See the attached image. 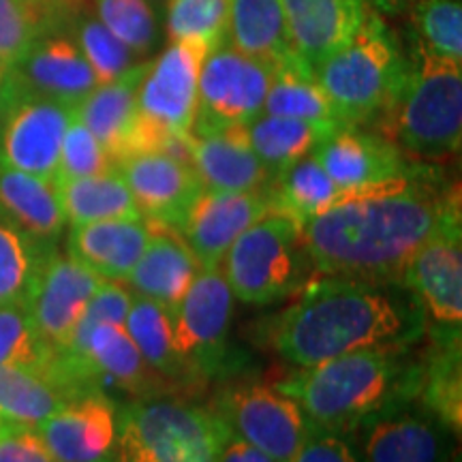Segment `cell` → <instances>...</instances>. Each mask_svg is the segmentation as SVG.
<instances>
[{"instance_id":"6da1fadb","label":"cell","mask_w":462,"mask_h":462,"mask_svg":"<svg viewBox=\"0 0 462 462\" xmlns=\"http://www.w3.org/2000/svg\"><path fill=\"white\" fill-rule=\"evenodd\" d=\"M460 221V193L418 165L392 180L338 190L304 227L315 273L334 279L402 285L415 253Z\"/></svg>"},{"instance_id":"7a4b0ae2","label":"cell","mask_w":462,"mask_h":462,"mask_svg":"<svg viewBox=\"0 0 462 462\" xmlns=\"http://www.w3.org/2000/svg\"><path fill=\"white\" fill-rule=\"evenodd\" d=\"M426 319L404 285L313 279L270 326V345L298 368L377 346H415Z\"/></svg>"},{"instance_id":"3957f363","label":"cell","mask_w":462,"mask_h":462,"mask_svg":"<svg viewBox=\"0 0 462 462\" xmlns=\"http://www.w3.org/2000/svg\"><path fill=\"white\" fill-rule=\"evenodd\" d=\"M424 357L413 346H377L300 368L274 385L300 404L310 424L351 435L377 415L418 402Z\"/></svg>"},{"instance_id":"277c9868","label":"cell","mask_w":462,"mask_h":462,"mask_svg":"<svg viewBox=\"0 0 462 462\" xmlns=\"http://www.w3.org/2000/svg\"><path fill=\"white\" fill-rule=\"evenodd\" d=\"M377 133L407 159L439 161L462 142V62L418 43L407 58L394 99L377 118Z\"/></svg>"},{"instance_id":"5b68a950","label":"cell","mask_w":462,"mask_h":462,"mask_svg":"<svg viewBox=\"0 0 462 462\" xmlns=\"http://www.w3.org/2000/svg\"><path fill=\"white\" fill-rule=\"evenodd\" d=\"M407 58L385 22L366 11L343 45L313 69L321 90L345 126L377 123L402 82Z\"/></svg>"},{"instance_id":"8992f818","label":"cell","mask_w":462,"mask_h":462,"mask_svg":"<svg viewBox=\"0 0 462 462\" xmlns=\"http://www.w3.org/2000/svg\"><path fill=\"white\" fill-rule=\"evenodd\" d=\"M227 432L195 398H133L118 409V462H217Z\"/></svg>"},{"instance_id":"52a82bcc","label":"cell","mask_w":462,"mask_h":462,"mask_svg":"<svg viewBox=\"0 0 462 462\" xmlns=\"http://www.w3.org/2000/svg\"><path fill=\"white\" fill-rule=\"evenodd\" d=\"M221 273L234 298L246 304L263 306L296 296L315 273L304 227L270 208L229 246Z\"/></svg>"},{"instance_id":"ba28073f","label":"cell","mask_w":462,"mask_h":462,"mask_svg":"<svg viewBox=\"0 0 462 462\" xmlns=\"http://www.w3.org/2000/svg\"><path fill=\"white\" fill-rule=\"evenodd\" d=\"M206 54L195 43L170 42L157 58L146 62L137 86V123L131 154L159 152L171 137L190 135Z\"/></svg>"},{"instance_id":"9c48e42d","label":"cell","mask_w":462,"mask_h":462,"mask_svg":"<svg viewBox=\"0 0 462 462\" xmlns=\"http://www.w3.org/2000/svg\"><path fill=\"white\" fill-rule=\"evenodd\" d=\"M231 313L234 293L225 281L221 265L201 270L171 313L173 345L199 392L210 381L236 371V360L229 349Z\"/></svg>"},{"instance_id":"30bf717a","label":"cell","mask_w":462,"mask_h":462,"mask_svg":"<svg viewBox=\"0 0 462 462\" xmlns=\"http://www.w3.org/2000/svg\"><path fill=\"white\" fill-rule=\"evenodd\" d=\"M274 69L268 62L242 54L227 42L208 51L201 62L190 135H212L231 126L248 125L263 114Z\"/></svg>"},{"instance_id":"8fae6325","label":"cell","mask_w":462,"mask_h":462,"mask_svg":"<svg viewBox=\"0 0 462 462\" xmlns=\"http://www.w3.org/2000/svg\"><path fill=\"white\" fill-rule=\"evenodd\" d=\"M210 409L231 432L276 462L291 460L313 426L296 401L265 383L227 385Z\"/></svg>"},{"instance_id":"7c38bea8","label":"cell","mask_w":462,"mask_h":462,"mask_svg":"<svg viewBox=\"0 0 462 462\" xmlns=\"http://www.w3.org/2000/svg\"><path fill=\"white\" fill-rule=\"evenodd\" d=\"M462 229L454 221L437 231L407 265L402 285L413 293L432 343L460 340Z\"/></svg>"},{"instance_id":"4fadbf2b","label":"cell","mask_w":462,"mask_h":462,"mask_svg":"<svg viewBox=\"0 0 462 462\" xmlns=\"http://www.w3.org/2000/svg\"><path fill=\"white\" fill-rule=\"evenodd\" d=\"M75 109L17 90L0 129V165L56 182L58 161Z\"/></svg>"},{"instance_id":"5bb4252c","label":"cell","mask_w":462,"mask_h":462,"mask_svg":"<svg viewBox=\"0 0 462 462\" xmlns=\"http://www.w3.org/2000/svg\"><path fill=\"white\" fill-rule=\"evenodd\" d=\"M103 282L106 281L58 248L51 253L37 276L26 304L45 345L54 351L67 349L75 328L82 319L86 304Z\"/></svg>"},{"instance_id":"9a60e30c","label":"cell","mask_w":462,"mask_h":462,"mask_svg":"<svg viewBox=\"0 0 462 462\" xmlns=\"http://www.w3.org/2000/svg\"><path fill=\"white\" fill-rule=\"evenodd\" d=\"M17 90L78 107L99 86L88 60L67 31H48L9 69Z\"/></svg>"},{"instance_id":"2e32d148","label":"cell","mask_w":462,"mask_h":462,"mask_svg":"<svg viewBox=\"0 0 462 462\" xmlns=\"http://www.w3.org/2000/svg\"><path fill=\"white\" fill-rule=\"evenodd\" d=\"M142 218L180 231L189 210L204 190L190 165L165 152H140L118 165Z\"/></svg>"},{"instance_id":"e0dca14e","label":"cell","mask_w":462,"mask_h":462,"mask_svg":"<svg viewBox=\"0 0 462 462\" xmlns=\"http://www.w3.org/2000/svg\"><path fill=\"white\" fill-rule=\"evenodd\" d=\"M270 189V187H268ZM268 189L217 193L201 190L178 234L198 257L201 270L218 268L236 238L273 208Z\"/></svg>"},{"instance_id":"ac0fdd59","label":"cell","mask_w":462,"mask_h":462,"mask_svg":"<svg viewBox=\"0 0 462 462\" xmlns=\"http://www.w3.org/2000/svg\"><path fill=\"white\" fill-rule=\"evenodd\" d=\"M37 430L56 462H118V407L106 392L65 404Z\"/></svg>"},{"instance_id":"d6986e66","label":"cell","mask_w":462,"mask_h":462,"mask_svg":"<svg viewBox=\"0 0 462 462\" xmlns=\"http://www.w3.org/2000/svg\"><path fill=\"white\" fill-rule=\"evenodd\" d=\"M362 462H448L454 435L415 402L377 415L356 430Z\"/></svg>"},{"instance_id":"ffe728a7","label":"cell","mask_w":462,"mask_h":462,"mask_svg":"<svg viewBox=\"0 0 462 462\" xmlns=\"http://www.w3.org/2000/svg\"><path fill=\"white\" fill-rule=\"evenodd\" d=\"M313 157L338 190L392 180L418 167L381 133L364 131L362 126L334 131L315 148Z\"/></svg>"},{"instance_id":"44dd1931","label":"cell","mask_w":462,"mask_h":462,"mask_svg":"<svg viewBox=\"0 0 462 462\" xmlns=\"http://www.w3.org/2000/svg\"><path fill=\"white\" fill-rule=\"evenodd\" d=\"M285 9L293 54L304 69H313L357 31L368 0H281Z\"/></svg>"},{"instance_id":"7402d4cb","label":"cell","mask_w":462,"mask_h":462,"mask_svg":"<svg viewBox=\"0 0 462 462\" xmlns=\"http://www.w3.org/2000/svg\"><path fill=\"white\" fill-rule=\"evenodd\" d=\"M199 273L198 257L176 229L150 225L148 245L125 281L137 296L154 300L171 317Z\"/></svg>"},{"instance_id":"603a6c76","label":"cell","mask_w":462,"mask_h":462,"mask_svg":"<svg viewBox=\"0 0 462 462\" xmlns=\"http://www.w3.org/2000/svg\"><path fill=\"white\" fill-rule=\"evenodd\" d=\"M190 152L204 190L240 193L263 190L273 184V176L248 143L245 125L204 137L190 135Z\"/></svg>"},{"instance_id":"cb8c5ba5","label":"cell","mask_w":462,"mask_h":462,"mask_svg":"<svg viewBox=\"0 0 462 462\" xmlns=\"http://www.w3.org/2000/svg\"><path fill=\"white\" fill-rule=\"evenodd\" d=\"M150 240L143 218H114L75 225L69 231L67 255L103 281H125Z\"/></svg>"},{"instance_id":"d4e9b609","label":"cell","mask_w":462,"mask_h":462,"mask_svg":"<svg viewBox=\"0 0 462 462\" xmlns=\"http://www.w3.org/2000/svg\"><path fill=\"white\" fill-rule=\"evenodd\" d=\"M146 62L131 69L114 82L99 84L75 107V116L97 137L116 167L131 157L133 133L137 123V86Z\"/></svg>"},{"instance_id":"484cf974","label":"cell","mask_w":462,"mask_h":462,"mask_svg":"<svg viewBox=\"0 0 462 462\" xmlns=\"http://www.w3.org/2000/svg\"><path fill=\"white\" fill-rule=\"evenodd\" d=\"M82 356L88 357L103 388L112 385L133 398L176 396L167 381L148 366L125 326H97L86 340Z\"/></svg>"},{"instance_id":"4316f807","label":"cell","mask_w":462,"mask_h":462,"mask_svg":"<svg viewBox=\"0 0 462 462\" xmlns=\"http://www.w3.org/2000/svg\"><path fill=\"white\" fill-rule=\"evenodd\" d=\"M0 212L22 231L56 245L67 225L58 182L0 165Z\"/></svg>"},{"instance_id":"83f0119b","label":"cell","mask_w":462,"mask_h":462,"mask_svg":"<svg viewBox=\"0 0 462 462\" xmlns=\"http://www.w3.org/2000/svg\"><path fill=\"white\" fill-rule=\"evenodd\" d=\"M227 43L273 67L298 62L281 0H229Z\"/></svg>"},{"instance_id":"f1b7e54d","label":"cell","mask_w":462,"mask_h":462,"mask_svg":"<svg viewBox=\"0 0 462 462\" xmlns=\"http://www.w3.org/2000/svg\"><path fill=\"white\" fill-rule=\"evenodd\" d=\"M125 328L150 368L167 381L176 396L195 398L199 390L190 381L187 368L173 345L170 310L143 296H133Z\"/></svg>"},{"instance_id":"f546056e","label":"cell","mask_w":462,"mask_h":462,"mask_svg":"<svg viewBox=\"0 0 462 462\" xmlns=\"http://www.w3.org/2000/svg\"><path fill=\"white\" fill-rule=\"evenodd\" d=\"M245 131L257 159L274 180L300 159L313 154L315 148L338 129L296 118H282V116L259 114L255 120L245 125Z\"/></svg>"},{"instance_id":"4dcf8cb0","label":"cell","mask_w":462,"mask_h":462,"mask_svg":"<svg viewBox=\"0 0 462 462\" xmlns=\"http://www.w3.org/2000/svg\"><path fill=\"white\" fill-rule=\"evenodd\" d=\"M71 401L54 374L43 368L0 366V418L39 426Z\"/></svg>"},{"instance_id":"1f68e13d","label":"cell","mask_w":462,"mask_h":462,"mask_svg":"<svg viewBox=\"0 0 462 462\" xmlns=\"http://www.w3.org/2000/svg\"><path fill=\"white\" fill-rule=\"evenodd\" d=\"M67 223L75 225L114 221V218H142L123 173L118 170L99 176L73 178L58 182Z\"/></svg>"},{"instance_id":"d6a6232c","label":"cell","mask_w":462,"mask_h":462,"mask_svg":"<svg viewBox=\"0 0 462 462\" xmlns=\"http://www.w3.org/2000/svg\"><path fill=\"white\" fill-rule=\"evenodd\" d=\"M263 114L334 126V129L345 126L334 112L326 92L317 84L315 75L300 62H289L274 69L273 84L265 95Z\"/></svg>"},{"instance_id":"836d02e7","label":"cell","mask_w":462,"mask_h":462,"mask_svg":"<svg viewBox=\"0 0 462 462\" xmlns=\"http://www.w3.org/2000/svg\"><path fill=\"white\" fill-rule=\"evenodd\" d=\"M462 349L460 340L432 343L424 356L420 404L458 435L462 429Z\"/></svg>"},{"instance_id":"e575fe53","label":"cell","mask_w":462,"mask_h":462,"mask_svg":"<svg viewBox=\"0 0 462 462\" xmlns=\"http://www.w3.org/2000/svg\"><path fill=\"white\" fill-rule=\"evenodd\" d=\"M56 245L34 240L0 212V306L28 304L43 263Z\"/></svg>"},{"instance_id":"d590c367","label":"cell","mask_w":462,"mask_h":462,"mask_svg":"<svg viewBox=\"0 0 462 462\" xmlns=\"http://www.w3.org/2000/svg\"><path fill=\"white\" fill-rule=\"evenodd\" d=\"M273 210H279L293 218L300 227H306L317 215H321L338 195L328 173L323 171L313 154L300 159L285 173L274 178L268 189Z\"/></svg>"},{"instance_id":"8d00e7d4","label":"cell","mask_w":462,"mask_h":462,"mask_svg":"<svg viewBox=\"0 0 462 462\" xmlns=\"http://www.w3.org/2000/svg\"><path fill=\"white\" fill-rule=\"evenodd\" d=\"M67 20V32L71 34L78 48L82 50L99 84L114 82V79L129 73L131 69L146 62L133 54V50L126 48L116 34L109 32V28L103 24L97 14H88V11L78 7L71 11Z\"/></svg>"},{"instance_id":"74e56055","label":"cell","mask_w":462,"mask_h":462,"mask_svg":"<svg viewBox=\"0 0 462 462\" xmlns=\"http://www.w3.org/2000/svg\"><path fill=\"white\" fill-rule=\"evenodd\" d=\"M163 11L170 42L195 43L206 51L227 42L229 0H167Z\"/></svg>"},{"instance_id":"f35d334b","label":"cell","mask_w":462,"mask_h":462,"mask_svg":"<svg viewBox=\"0 0 462 462\" xmlns=\"http://www.w3.org/2000/svg\"><path fill=\"white\" fill-rule=\"evenodd\" d=\"M95 14L142 60L161 45L159 11L148 0H95Z\"/></svg>"},{"instance_id":"ab89813d","label":"cell","mask_w":462,"mask_h":462,"mask_svg":"<svg viewBox=\"0 0 462 462\" xmlns=\"http://www.w3.org/2000/svg\"><path fill=\"white\" fill-rule=\"evenodd\" d=\"M411 22L421 48L462 62L460 0H418L411 11Z\"/></svg>"},{"instance_id":"60d3db41","label":"cell","mask_w":462,"mask_h":462,"mask_svg":"<svg viewBox=\"0 0 462 462\" xmlns=\"http://www.w3.org/2000/svg\"><path fill=\"white\" fill-rule=\"evenodd\" d=\"M51 356L26 304L0 306V366L43 368Z\"/></svg>"},{"instance_id":"b9f144b4","label":"cell","mask_w":462,"mask_h":462,"mask_svg":"<svg viewBox=\"0 0 462 462\" xmlns=\"http://www.w3.org/2000/svg\"><path fill=\"white\" fill-rule=\"evenodd\" d=\"M45 31V17L31 0H0V67H14Z\"/></svg>"},{"instance_id":"7bdbcfd3","label":"cell","mask_w":462,"mask_h":462,"mask_svg":"<svg viewBox=\"0 0 462 462\" xmlns=\"http://www.w3.org/2000/svg\"><path fill=\"white\" fill-rule=\"evenodd\" d=\"M112 170H118V167L107 157L106 150L97 142V137L86 129L82 120L73 114L71 123L67 126L65 140H62L56 182L99 176V173Z\"/></svg>"},{"instance_id":"ee69618b","label":"cell","mask_w":462,"mask_h":462,"mask_svg":"<svg viewBox=\"0 0 462 462\" xmlns=\"http://www.w3.org/2000/svg\"><path fill=\"white\" fill-rule=\"evenodd\" d=\"M133 302V293L118 281H106L97 289L95 296L86 304L82 319H79L78 328H75L71 343L67 346V354L82 356L86 340H88L90 332L95 330L101 323H116V326H125L126 313H129Z\"/></svg>"},{"instance_id":"f6af8a7d","label":"cell","mask_w":462,"mask_h":462,"mask_svg":"<svg viewBox=\"0 0 462 462\" xmlns=\"http://www.w3.org/2000/svg\"><path fill=\"white\" fill-rule=\"evenodd\" d=\"M0 462H56L39 435L37 426L3 420L0 426Z\"/></svg>"},{"instance_id":"bcb514c9","label":"cell","mask_w":462,"mask_h":462,"mask_svg":"<svg viewBox=\"0 0 462 462\" xmlns=\"http://www.w3.org/2000/svg\"><path fill=\"white\" fill-rule=\"evenodd\" d=\"M289 462H360L349 443L337 432L310 426L309 435Z\"/></svg>"},{"instance_id":"7dc6e473","label":"cell","mask_w":462,"mask_h":462,"mask_svg":"<svg viewBox=\"0 0 462 462\" xmlns=\"http://www.w3.org/2000/svg\"><path fill=\"white\" fill-rule=\"evenodd\" d=\"M217 462H276L270 458L268 454H263L262 449H257L251 443H246L245 439H240L236 432H227L225 437L221 452H218Z\"/></svg>"},{"instance_id":"c3c4849f","label":"cell","mask_w":462,"mask_h":462,"mask_svg":"<svg viewBox=\"0 0 462 462\" xmlns=\"http://www.w3.org/2000/svg\"><path fill=\"white\" fill-rule=\"evenodd\" d=\"M31 3L43 14L48 31H58L60 22L67 20L73 9H78V0H31Z\"/></svg>"},{"instance_id":"681fc988","label":"cell","mask_w":462,"mask_h":462,"mask_svg":"<svg viewBox=\"0 0 462 462\" xmlns=\"http://www.w3.org/2000/svg\"><path fill=\"white\" fill-rule=\"evenodd\" d=\"M17 97V86L11 78L9 69L0 67V129H3L5 118H7L11 103L15 101Z\"/></svg>"},{"instance_id":"f907efd6","label":"cell","mask_w":462,"mask_h":462,"mask_svg":"<svg viewBox=\"0 0 462 462\" xmlns=\"http://www.w3.org/2000/svg\"><path fill=\"white\" fill-rule=\"evenodd\" d=\"M148 3H150V5H152V7H154V9H157V11H159V14H161V11H163V9H165L167 0H148Z\"/></svg>"},{"instance_id":"816d5d0a","label":"cell","mask_w":462,"mask_h":462,"mask_svg":"<svg viewBox=\"0 0 462 462\" xmlns=\"http://www.w3.org/2000/svg\"><path fill=\"white\" fill-rule=\"evenodd\" d=\"M0 426H3V418H0Z\"/></svg>"}]
</instances>
